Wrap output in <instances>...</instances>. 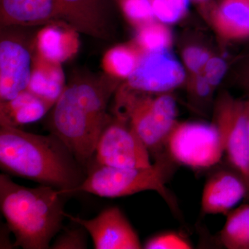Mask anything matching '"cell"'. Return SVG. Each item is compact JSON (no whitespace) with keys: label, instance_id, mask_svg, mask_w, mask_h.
<instances>
[{"label":"cell","instance_id":"1","mask_svg":"<svg viewBox=\"0 0 249 249\" xmlns=\"http://www.w3.org/2000/svg\"><path fill=\"white\" fill-rule=\"evenodd\" d=\"M118 78L107 74L76 77L66 85L49 116L51 133L64 142L80 165L89 164L111 118L108 103Z\"/></svg>","mask_w":249,"mask_h":249},{"label":"cell","instance_id":"2","mask_svg":"<svg viewBox=\"0 0 249 249\" xmlns=\"http://www.w3.org/2000/svg\"><path fill=\"white\" fill-rule=\"evenodd\" d=\"M78 161L56 136L0 127V166L6 173L71 194L83 178Z\"/></svg>","mask_w":249,"mask_h":249},{"label":"cell","instance_id":"3","mask_svg":"<svg viewBox=\"0 0 249 249\" xmlns=\"http://www.w3.org/2000/svg\"><path fill=\"white\" fill-rule=\"evenodd\" d=\"M59 190L42 185L27 188L0 175V207L15 245L24 249L50 248L66 218Z\"/></svg>","mask_w":249,"mask_h":249},{"label":"cell","instance_id":"4","mask_svg":"<svg viewBox=\"0 0 249 249\" xmlns=\"http://www.w3.org/2000/svg\"><path fill=\"white\" fill-rule=\"evenodd\" d=\"M155 160L151 167L144 168L96 165L79 186L72 190L71 194L83 192L101 197L116 198L152 191L160 194L176 211L177 203L166 187L175 162L166 153Z\"/></svg>","mask_w":249,"mask_h":249},{"label":"cell","instance_id":"5","mask_svg":"<svg viewBox=\"0 0 249 249\" xmlns=\"http://www.w3.org/2000/svg\"><path fill=\"white\" fill-rule=\"evenodd\" d=\"M115 108L116 117L128 121L155 160L164 155L167 139L177 124L173 96L152 98L123 88L116 93Z\"/></svg>","mask_w":249,"mask_h":249},{"label":"cell","instance_id":"6","mask_svg":"<svg viewBox=\"0 0 249 249\" xmlns=\"http://www.w3.org/2000/svg\"><path fill=\"white\" fill-rule=\"evenodd\" d=\"M165 153L175 163L196 170L209 169L224 155L222 138L215 124H177L168 136Z\"/></svg>","mask_w":249,"mask_h":249},{"label":"cell","instance_id":"7","mask_svg":"<svg viewBox=\"0 0 249 249\" xmlns=\"http://www.w3.org/2000/svg\"><path fill=\"white\" fill-rule=\"evenodd\" d=\"M150 155L128 121L115 116L111 119L100 136L94 158L96 165L144 168L153 165Z\"/></svg>","mask_w":249,"mask_h":249},{"label":"cell","instance_id":"8","mask_svg":"<svg viewBox=\"0 0 249 249\" xmlns=\"http://www.w3.org/2000/svg\"><path fill=\"white\" fill-rule=\"evenodd\" d=\"M215 125L222 138L228 163L243 178L249 201V142L245 101L224 98L218 104Z\"/></svg>","mask_w":249,"mask_h":249},{"label":"cell","instance_id":"9","mask_svg":"<svg viewBox=\"0 0 249 249\" xmlns=\"http://www.w3.org/2000/svg\"><path fill=\"white\" fill-rule=\"evenodd\" d=\"M183 67L165 50L145 52L127 78L129 89L138 92L163 93L183 83Z\"/></svg>","mask_w":249,"mask_h":249},{"label":"cell","instance_id":"10","mask_svg":"<svg viewBox=\"0 0 249 249\" xmlns=\"http://www.w3.org/2000/svg\"><path fill=\"white\" fill-rule=\"evenodd\" d=\"M59 21L101 40L112 35L111 0H53Z\"/></svg>","mask_w":249,"mask_h":249},{"label":"cell","instance_id":"11","mask_svg":"<svg viewBox=\"0 0 249 249\" xmlns=\"http://www.w3.org/2000/svg\"><path fill=\"white\" fill-rule=\"evenodd\" d=\"M66 218L79 224L89 234L96 249L143 248L139 236L119 208L103 210L96 217L84 219L65 213Z\"/></svg>","mask_w":249,"mask_h":249},{"label":"cell","instance_id":"12","mask_svg":"<svg viewBox=\"0 0 249 249\" xmlns=\"http://www.w3.org/2000/svg\"><path fill=\"white\" fill-rule=\"evenodd\" d=\"M30 52L21 41L3 37L0 42V100L11 101L27 89L30 83Z\"/></svg>","mask_w":249,"mask_h":249},{"label":"cell","instance_id":"13","mask_svg":"<svg viewBox=\"0 0 249 249\" xmlns=\"http://www.w3.org/2000/svg\"><path fill=\"white\" fill-rule=\"evenodd\" d=\"M248 195L243 178L235 170H217L208 178L201 196V211L205 214H227Z\"/></svg>","mask_w":249,"mask_h":249},{"label":"cell","instance_id":"14","mask_svg":"<svg viewBox=\"0 0 249 249\" xmlns=\"http://www.w3.org/2000/svg\"><path fill=\"white\" fill-rule=\"evenodd\" d=\"M58 20L53 0H0L1 28L33 27Z\"/></svg>","mask_w":249,"mask_h":249},{"label":"cell","instance_id":"15","mask_svg":"<svg viewBox=\"0 0 249 249\" xmlns=\"http://www.w3.org/2000/svg\"><path fill=\"white\" fill-rule=\"evenodd\" d=\"M77 31L70 26H47L36 37L38 55L50 61L61 63L71 58L79 47Z\"/></svg>","mask_w":249,"mask_h":249},{"label":"cell","instance_id":"16","mask_svg":"<svg viewBox=\"0 0 249 249\" xmlns=\"http://www.w3.org/2000/svg\"><path fill=\"white\" fill-rule=\"evenodd\" d=\"M53 106L25 90L13 100L0 103V124L18 127L42 119Z\"/></svg>","mask_w":249,"mask_h":249},{"label":"cell","instance_id":"17","mask_svg":"<svg viewBox=\"0 0 249 249\" xmlns=\"http://www.w3.org/2000/svg\"><path fill=\"white\" fill-rule=\"evenodd\" d=\"M65 87L61 63L37 55L27 90L53 106Z\"/></svg>","mask_w":249,"mask_h":249},{"label":"cell","instance_id":"18","mask_svg":"<svg viewBox=\"0 0 249 249\" xmlns=\"http://www.w3.org/2000/svg\"><path fill=\"white\" fill-rule=\"evenodd\" d=\"M214 20L227 37H249V0H223L214 12Z\"/></svg>","mask_w":249,"mask_h":249},{"label":"cell","instance_id":"19","mask_svg":"<svg viewBox=\"0 0 249 249\" xmlns=\"http://www.w3.org/2000/svg\"><path fill=\"white\" fill-rule=\"evenodd\" d=\"M227 215L219 232L221 243L228 249H249V204L241 205Z\"/></svg>","mask_w":249,"mask_h":249},{"label":"cell","instance_id":"20","mask_svg":"<svg viewBox=\"0 0 249 249\" xmlns=\"http://www.w3.org/2000/svg\"><path fill=\"white\" fill-rule=\"evenodd\" d=\"M138 55L133 49L118 46L108 51L103 60L107 74L115 78H128L137 66Z\"/></svg>","mask_w":249,"mask_h":249},{"label":"cell","instance_id":"21","mask_svg":"<svg viewBox=\"0 0 249 249\" xmlns=\"http://www.w3.org/2000/svg\"><path fill=\"white\" fill-rule=\"evenodd\" d=\"M137 42L145 52H160L169 46L170 33L160 24L148 23L142 26L137 36Z\"/></svg>","mask_w":249,"mask_h":249},{"label":"cell","instance_id":"22","mask_svg":"<svg viewBox=\"0 0 249 249\" xmlns=\"http://www.w3.org/2000/svg\"><path fill=\"white\" fill-rule=\"evenodd\" d=\"M126 17L135 24L145 25L155 17L151 0H119Z\"/></svg>","mask_w":249,"mask_h":249},{"label":"cell","instance_id":"23","mask_svg":"<svg viewBox=\"0 0 249 249\" xmlns=\"http://www.w3.org/2000/svg\"><path fill=\"white\" fill-rule=\"evenodd\" d=\"M147 249H190L193 248L189 241L177 232H164L154 236L145 242Z\"/></svg>","mask_w":249,"mask_h":249},{"label":"cell","instance_id":"24","mask_svg":"<svg viewBox=\"0 0 249 249\" xmlns=\"http://www.w3.org/2000/svg\"><path fill=\"white\" fill-rule=\"evenodd\" d=\"M151 2L154 14L163 22H176L187 11L175 0H151Z\"/></svg>","mask_w":249,"mask_h":249},{"label":"cell","instance_id":"25","mask_svg":"<svg viewBox=\"0 0 249 249\" xmlns=\"http://www.w3.org/2000/svg\"><path fill=\"white\" fill-rule=\"evenodd\" d=\"M80 229H66L54 242L53 249H83L87 248L86 235Z\"/></svg>","mask_w":249,"mask_h":249},{"label":"cell","instance_id":"26","mask_svg":"<svg viewBox=\"0 0 249 249\" xmlns=\"http://www.w3.org/2000/svg\"><path fill=\"white\" fill-rule=\"evenodd\" d=\"M183 59L190 70L194 72H198L209 61V55L202 49L189 47L183 53Z\"/></svg>","mask_w":249,"mask_h":249},{"label":"cell","instance_id":"27","mask_svg":"<svg viewBox=\"0 0 249 249\" xmlns=\"http://www.w3.org/2000/svg\"><path fill=\"white\" fill-rule=\"evenodd\" d=\"M225 62L222 59L211 58L205 65V77L209 80L210 84L215 86L220 83L223 76L225 74Z\"/></svg>","mask_w":249,"mask_h":249},{"label":"cell","instance_id":"28","mask_svg":"<svg viewBox=\"0 0 249 249\" xmlns=\"http://www.w3.org/2000/svg\"><path fill=\"white\" fill-rule=\"evenodd\" d=\"M211 87L209 80L205 76H199L196 82V93L198 97H209L211 92Z\"/></svg>","mask_w":249,"mask_h":249},{"label":"cell","instance_id":"29","mask_svg":"<svg viewBox=\"0 0 249 249\" xmlns=\"http://www.w3.org/2000/svg\"><path fill=\"white\" fill-rule=\"evenodd\" d=\"M246 119H247V132L249 142V100L245 101Z\"/></svg>","mask_w":249,"mask_h":249},{"label":"cell","instance_id":"30","mask_svg":"<svg viewBox=\"0 0 249 249\" xmlns=\"http://www.w3.org/2000/svg\"><path fill=\"white\" fill-rule=\"evenodd\" d=\"M243 84L249 93V63L246 67L245 73H244Z\"/></svg>","mask_w":249,"mask_h":249},{"label":"cell","instance_id":"31","mask_svg":"<svg viewBox=\"0 0 249 249\" xmlns=\"http://www.w3.org/2000/svg\"><path fill=\"white\" fill-rule=\"evenodd\" d=\"M195 1L200 3V4H206V3L209 2L210 0H195Z\"/></svg>","mask_w":249,"mask_h":249}]
</instances>
